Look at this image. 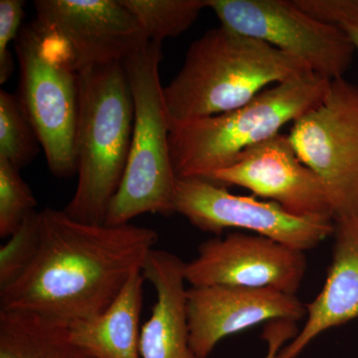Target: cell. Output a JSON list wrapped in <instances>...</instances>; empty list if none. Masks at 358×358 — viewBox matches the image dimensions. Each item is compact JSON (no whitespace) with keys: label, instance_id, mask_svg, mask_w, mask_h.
Segmentation results:
<instances>
[{"label":"cell","instance_id":"cell-1","mask_svg":"<svg viewBox=\"0 0 358 358\" xmlns=\"http://www.w3.org/2000/svg\"><path fill=\"white\" fill-rule=\"evenodd\" d=\"M159 240L134 224L81 222L64 210L39 211V244L31 262L0 288V310L72 324L100 315L141 272Z\"/></svg>","mask_w":358,"mask_h":358},{"label":"cell","instance_id":"cell-3","mask_svg":"<svg viewBox=\"0 0 358 358\" xmlns=\"http://www.w3.org/2000/svg\"><path fill=\"white\" fill-rule=\"evenodd\" d=\"M78 183L64 211L81 222L105 224L121 185L134 129V101L124 62L79 72Z\"/></svg>","mask_w":358,"mask_h":358},{"label":"cell","instance_id":"cell-2","mask_svg":"<svg viewBox=\"0 0 358 358\" xmlns=\"http://www.w3.org/2000/svg\"><path fill=\"white\" fill-rule=\"evenodd\" d=\"M313 73L265 42L219 26L189 47L182 67L164 87L169 126L229 112L266 87Z\"/></svg>","mask_w":358,"mask_h":358},{"label":"cell","instance_id":"cell-13","mask_svg":"<svg viewBox=\"0 0 358 358\" xmlns=\"http://www.w3.org/2000/svg\"><path fill=\"white\" fill-rule=\"evenodd\" d=\"M190 345L199 358H207L219 341L261 322H298L307 308L296 294L273 289L243 287H192L186 294Z\"/></svg>","mask_w":358,"mask_h":358},{"label":"cell","instance_id":"cell-12","mask_svg":"<svg viewBox=\"0 0 358 358\" xmlns=\"http://www.w3.org/2000/svg\"><path fill=\"white\" fill-rule=\"evenodd\" d=\"M210 180L247 188L299 217L334 221L326 185L299 159L289 136L281 133L245 150Z\"/></svg>","mask_w":358,"mask_h":358},{"label":"cell","instance_id":"cell-19","mask_svg":"<svg viewBox=\"0 0 358 358\" xmlns=\"http://www.w3.org/2000/svg\"><path fill=\"white\" fill-rule=\"evenodd\" d=\"M40 141L17 96L0 92V157L16 169L29 164L38 155Z\"/></svg>","mask_w":358,"mask_h":358},{"label":"cell","instance_id":"cell-22","mask_svg":"<svg viewBox=\"0 0 358 358\" xmlns=\"http://www.w3.org/2000/svg\"><path fill=\"white\" fill-rule=\"evenodd\" d=\"M296 4L315 20L339 28L358 51V0H296Z\"/></svg>","mask_w":358,"mask_h":358},{"label":"cell","instance_id":"cell-24","mask_svg":"<svg viewBox=\"0 0 358 358\" xmlns=\"http://www.w3.org/2000/svg\"><path fill=\"white\" fill-rule=\"evenodd\" d=\"M264 331L263 338L267 341L268 350L266 358H275L281 352L285 341L296 338V322L291 320H273Z\"/></svg>","mask_w":358,"mask_h":358},{"label":"cell","instance_id":"cell-6","mask_svg":"<svg viewBox=\"0 0 358 358\" xmlns=\"http://www.w3.org/2000/svg\"><path fill=\"white\" fill-rule=\"evenodd\" d=\"M14 48L21 108L38 136L51 173L71 178L77 173L79 73L63 49L32 23L23 26Z\"/></svg>","mask_w":358,"mask_h":358},{"label":"cell","instance_id":"cell-23","mask_svg":"<svg viewBox=\"0 0 358 358\" xmlns=\"http://www.w3.org/2000/svg\"><path fill=\"white\" fill-rule=\"evenodd\" d=\"M24 6L22 0L0 1V84L6 83L13 73V58L9 45L16 41L22 29Z\"/></svg>","mask_w":358,"mask_h":358},{"label":"cell","instance_id":"cell-17","mask_svg":"<svg viewBox=\"0 0 358 358\" xmlns=\"http://www.w3.org/2000/svg\"><path fill=\"white\" fill-rule=\"evenodd\" d=\"M65 322L0 310V358H96L75 345Z\"/></svg>","mask_w":358,"mask_h":358},{"label":"cell","instance_id":"cell-15","mask_svg":"<svg viewBox=\"0 0 358 358\" xmlns=\"http://www.w3.org/2000/svg\"><path fill=\"white\" fill-rule=\"evenodd\" d=\"M333 262L319 296L307 306V320L275 358H296L327 329L358 319V215L334 220Z\"/></svg>","mask_w":358,"mask_h":358},{"label":"cell","instance_id":"cell-10","mask_svg":"<svg viewBox=\"0 0 358 358\" xmlns=\"http://www.w3.org/2000/svg\"><path fill=\"white\" fill-rule=\"evenodd\" d=\"M32 24L63 49L77 73L124 62L150 41L121 0H37Z\"/></svg>","mask_w":358,"mask_h":358},{"label":"cell","instance_id":"cell-8","mask_svg":"<svg viewBox=\"0 0 358 358\" xmlns=\"http://www.w3.org/2000/svg\"><path fill=\"white\" fill-rule=\"evenodd\" d=\"M207 8L226 29L265 42L331 81L343 78L352 64L355 48L345 33L294 0H207Z\"/></svg>","mask_w":358,"mask_h":358},{"label":"cell","instance_id":"cell-11","mask_svg":"<svg viewBox=\"0 0 358 358\" xmlns=\"http://www.w3.org/2000/svg\"><path fill=\"white\" fill-rule=\"evenodd\" d=\"M306 270L303 251L254 233L234 232L200 245L185 273L192 287L222 285L296 294Z\"/></svg>","mask_w":358,"mask_h":358},{"label":"cell","instance_id":"cell-4","mask_svg":"<svg viewBox=\"0 0 358 358\" xmlns=\"http://www.w3.org/2000/svg\"><path fill=\"white\" fill-rule=\"evenodd\" d=\"M331 82L310 73L264 90L238 109L171 124L169 148L176 178L210 180L245 150L280 134L282 127L317 105Z\"/></svg>","mask_w":358,"mask_h":358},{"label":"cell","instance_id":"cell-9","mask_svg":"<svg viewBox=\"0 0 358 358\" xmlns=\"http://www.w3.org/2000/svg\"><path fill=\"white\" fill-rule=\"evenodd\" d=\"M173 205L174 213L204 232L219 236L228 228L249 230L303 252L334 231V221L299 217L275 202L233 194L208 179L178 178Z\"/></svg>","mask_w":358,"mask_h":358},{"label":"cell","instance_id":"cell-14","mask_svg":"<svg viewBox=\"0 0 358 358\" xmlns=\"http://www.w3.org/2000/svg\"><path fill=\"white\" fill-rule=\"evenodd\" d=\"M185 262L164 250L152 249L143 273L157 301L141 329V358H199L190 345L186 310Z\"/></svg>","mask_w":358,"mask_h":358},{"label":"cell","instance_id":"cell-7","mask_svg":"<svg viewBox=\"0 0 358 358\" xmlns=\"http://www.w3.org/2000/svg\"><path fill=\"white\" fill-rule=\"evenodd\" d=\"M289 138L326 185L334 220L358 215V86L331 81L322 101L293 122Z\"/></svg>","mask_w":358,"mask_h":358},{"label":"cell","instance_id":"cell-20","mask_svg":"<svg viewBox=\"0 0 358 358\" xmlns=\"http://www.w3.org/2000/svg\"><path fill=\"white\" fill-rule=\"evenodd\" d=\"M36 206V199L20 169L0 157V237L15 234Z\"/></svg>","mask_w":358,"mask_h":358},{"label":"cell","instance_id":"cell-16","mask_svg":"<svg viewBox=\"0 0 358 358\" xmlns=\"http://www.w3.org/2000/svg\"><path fill=\"white\" fill-rule=\"evenodd\" d=\"M143 273H134L107 310L68 326L69 338L96 358H141Z\"/></svg>","mask_w":358,"mask_h":358},{"label":"cell","instance_id":"cell-18","mask_svg":"<svg viewBox=\"0 0 358 358\" xmlns=\"http://www.w3.org/2000/svg\"><path fill=\"white\" fill-rule=\"evenodd\" d=\"M143 28L148 40L162 42L192 27L207 0H121Z\"/></svg>","mask_w":358,"mask_h":358},{"label":"cell","instance_id":"cell-21","mask_svg":"<svg viewBox=\"0 0 358 358\" xmlns=\"http://www.w3.org/2000/svg\"><path fill=\"white\" fill-rule=\"evenodd\" d=\"M38 244L39 211H34L0 249V288L13 282L25 270Z\"/></svg>","mask_w":358,"mask_h":358},{"label":"cell","instance_id":"cell-5","mask_svg":"<svg viewBox=\"0 0 358 358\" xmlns=\"http://www.w3.org/2000/svg\"><path fill=\"white\" fill-rule=\"evenodd\" d=\"M162 42L150 40L124 61L134 101V129L126 171L106 223L129 224L143 214L174 213L176 178L169 126L159 79Z\"/></svg>","mask_w":358,"mask_h":358}]
</instances>
